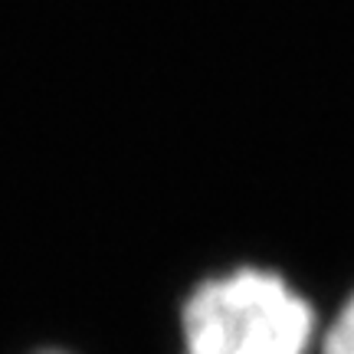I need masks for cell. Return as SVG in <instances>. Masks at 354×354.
Masks as SVG:
<instances>
[{
  "label": "cell",
  "mask_w": 354,
  "mask_h": 354,
  "mask_svg": "<svg viewBox=\"0 0 354 354\" xmlns=\"http://www.w3.org/2000/svg\"><path fill=\"white\" fill-rule=\"evenodd\" d=\"M180 325L184 354H305L315 312L276 272L236 269L201 282Z\"/></svg>",
  "instance_id": "obj_1"
},
{
  "label": "cell",
  "mask_w": 354,
  "mask_h": 354,
  "mask_svg": "<svg viewBox=\"0 0 354 354\" xmlns=\"http://www.w3.org/2000/svg\"><path fill=\"white\" fill-rule=\"evenodd\" d=\"M322 354H354V295L348 299V305L338 312L335 325L325 335Z\"/></svg>",
  "instance_id": "obj_2"
}]
</instances>
